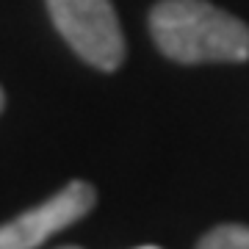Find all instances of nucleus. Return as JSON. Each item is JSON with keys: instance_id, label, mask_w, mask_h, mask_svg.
I'll return each instance as SVG.
<instances>
[{"instance_id": "1", "label": "nucleus", "mask_w": 249, "mask_h": 249, "mask_svg": "<svg viewBox=\"0 0 249 249\" xmlns=\"http://www.w3.org/2000/svg\"><path fill=\"white\" fill-rule=\"evenodd\" d=\"M158 50L180 64L247 61L249 25L208 0H160L150 11Z\"/></svg>"}, {"instance_id": "2", "label": "nucleus", "mask_w": 249, "mask_h": 249, "mask_svg": "<svg viewBox=\"0 0 249 249\" xmlns=\"http://www.w3.org/2000/svg\"><path fill=\"white\" fill-rule=\"evenodd\" d=\"M58 34L86 64L114 72L124 61V36L111 0H47Z\"/></svg>"}, {"instance_id": "3", "label": "nucleus", "mask_w": 249, "mask_h": 249, "mask_svg": "<svg viewBox=\"0 0 249 249\" xmlns=\"http://www.w3.org/2000/svg\"><path fill=\"white\" fill-rule=\"evenodd\" d=\"M94 199L97 194L86 180H72L42 205L0 224V249H36L50 235L83 219L94 208Z\"/></svg>"}, {"instance_id": "4", "label": "nucleus", "mask_w": 249, "mask_h": 249, "mask_svg": "<svg viewBox=\"0 0 249 249\" xmlns=\"http://www.w3.org/2000/svg\"><path fill=\"white\" fill-rule=\"evenodd\" d=\"M196 249H249V227H244V224H219L199 241Z\"/></svg>"}, {"instance_id": "5", "label": "nucleus", "mask_w": 249, "mask_h": 249, "mask_svg": "<svg viewBox=\"0 0 249 249\" xmlns=\"http://www.w3.org/2000/svg\"><path fill=\"white\" fill-rule=\"evenodd\" d=\"M3 106H6V97H3V89H0V111H3Z\"/></svg>"}, {"instance_id": "6", "label": "nucleus", "mask_w": 249, "mask_h": 249, "mask_svg": "<svg viewBox=\"0 0 249 249\" xmlns=\"http://www.w3.org/2000/svg\"><path fill=\"white\" fill-rule=\"evenodd\" d=\"M139 249H160V247H139Z\"/></svg>"}, {"instance_id": "7", "label": "nucleus", "mask_w": 249, "mask_h": 249, "mask_svg": "<svg viewBox=\"0 0 249 249\" xmlns=\"http://www.w3.org/2000/svg\"><path fill=\"white\" fill-rule=\"evenodd\" d=\"M61 249H80V247H61Z\"/></svg>"}]
</instances>
